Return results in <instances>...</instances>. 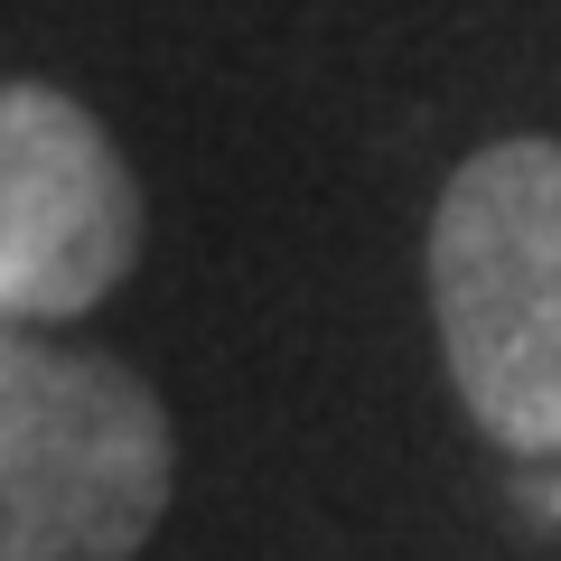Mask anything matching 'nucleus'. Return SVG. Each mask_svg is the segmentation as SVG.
<instances>
[{"label":"nucleus","instance_id":"obj_2","mask_svg":"<svg viewBox=\"0 0 561 561\" xmlns=\"http://www.w3.org/2000/svg\"><path fill=\"white\" fill-rule=\"evenodd\" d=\"M169 468V412L131 365L0 319V561H131Z\"/></svg>","mask_w":561,"mask_h":561},{"label":"nucleus","instance_id":"obj_3","mask_svg":"<svg viewBox=\"0 0 561 561\" xmlns=\"http://www.w3.org/2000/svg\"><path fill=\"white\" fill-rule=\"evenodd\" d=\"M140 253V179L57 84H0V319L57 328L113 300Z\"/></svg>","mask_w":561,"mask_h":561},{"label":"nucleus","instance_id":"obj_1","mask_svg":"<svg viewBox=\"0 0 561 561\" xmlns=\"http://www.w3.org/2000/svg\"><path fill=\"white\" fill-rule=\"evenodd\" d=\"M431 309L468 421L561 459V140H486L431 206Z\"/></svg>","mask_w":561,"mask_h":561},{"label":"nucleus","instance_id":"obj_4","mask_svg":"<svg viewBox=\"0 0 561 561\" xmlns=\"http://www.w3.org/2000/svg\"><path fill=\"white\" fill-rule=\"evenodd\" d=\"M534 496H542V505H552V515H561V468H552V486H534Z\"/></svg>","mask_w":561,"mask_h":561}]
</instances>
